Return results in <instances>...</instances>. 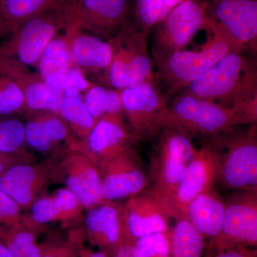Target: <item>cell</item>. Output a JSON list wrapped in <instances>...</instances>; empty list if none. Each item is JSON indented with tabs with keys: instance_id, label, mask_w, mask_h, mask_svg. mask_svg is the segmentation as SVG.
I'll use <instances>...</instances> for the list:
<instances>
[{
	"instance_id": "obj_14",
	"label": "cell",
	"mask_w": 257,
	"mask_h": 257,
	"mask_svg": "<svg viewBox=\"0 0 257 257\" xmlns=\"http://www.w3.org/2000/svg\"><path fill=\"white\" fill-rule=\"evenodd\" d=\"M130 0H70L68 24L109 40L128 23Z\"/></svg>"
},
{
	"instance_id": "obj_18",
	"label": "cell",
	"mask_w": 257,
	"mask_h": 257,
	"mask_svg": "<svg viewBox=\"0 0 257 257\" xmlns=\"http://www.w3.org/2000/svg\"><path fill=\"white\" fill-rule=\"evenodd\" d=\"M52 157L33 164H19L0 176V189L11 197L22 210H28L39 197L46 194L51 184Z\"/></svg>"
},
{
	"instance_id": "obj_1",
	"label": "cell",
	"mask_w": 257,
	"mask_h": 257,
	"mask_svg": "<svg viewBox=\"0 0 257 257\" xmlns=\"http://www.w3.org/2000/svg\"><path fill=\"white\" fill-rule=\"evenodd\" d=\"M182 92L227 107L257 99V69L244 51L227 54Z\"/></svg>"
},
{
	"instance_id": "obj_15",
	"label": "cell",
	"mask_w": 257,
	"mask_h": 257,
	"mask_svg": "<svg viewBox=\"0 0 257 257\" xmlns=\"http://www.w3.org/2000/svg\"><path fill=\"white\" fill-rule=\"evenodd\" d=\"M99 172L104 202H119L135 197L148 188L150 182L135 147L115 157Z\"/></svg>"
},
{
	"instance_id": "obj_4",
	"label": "cell",
	"mask_w": 257,
	"mask_h": 257,
	"mask_svg": "<svg viewBox=\"0 0 257 257\" xmlns=\"http://www.w3.org/2000/svg\"><path fill=\"white\" fill-rule=\"evenodd\" d=\"M217 152L218 184L232 192L257 190V126L209 137Z\"/></svg>"
},
{
	"instance_id": "obj_25",
	"label": "cell",
	"mask_w": 257,
	"mask_h": 257,
	"mask_svg": "<svg viewBox=\"0 0 257 257\" xmlns=\"http://www.w3.org/2000/svg\"><path fill=\"white\" fill-rule=\"evenodd\" d=\"M70 0H3L0 5V43L24 23Z\"/></svg>"
},
{
	"instance_id": "obj_42",
	"label": "cell",
	"mask_w": 257,
	"mask_h": 257,
	"mask_svg": "<svg viewBox=\"0 0 257 257\" xmlns=\"http://www.w3.org/2000/svg\"><path fill=\"white\" fill-rule=\"evenodd\" d=\"M0 257H13L8 248L0 241Z\"/></svg>"
},
{
	"instance_id": "obj_17",
	"label": "cell",
	"mask_w": 257,
	"mask_h": 257,
	"mask_svg": "<svg viewBox=\"0 0 257 257\" xmlns=\"http://www.w3.org/2000/svg\"><path fill=\"white\" fill-rule=\"evenodd\" d=\"M122 204L105 202L87 209L82 228L84 239L106 256L114 257L126 243L122 221Z\"/></svg>"
},
{
	"instance_id": "obj_26",
	"label": "cell",
	"mask_w": 257,
	"mask_h": 257,
	"mask_svg": "<svg viewBox=\"0 0 257 257\" xmlns=\"http://www.w3.org/2000/svg\"><path fill=\"white\" fill-rule=\"evenodd\" d=\"M72 35L73 29L67 25L64 35L57 34L51 40L37 62L39 74L54 87H57L61 79L73 65L71 57Z\"/></svg>"
},
{
	"instance_id": "obj_12",
	"label": "cell",
	"mask_w": 257,
	"mask_h": 257,
	"mask_svg": "<svg viewBox=\"0 0 257 257\" xmlns=\"http://www.w3.org/2000/svg\"><path fill=\"white\" fill-rule=\"evenodd\" d=\"M219 161L212 142L206 138L197 150L173 195L167 209L173 219L185 217L187 206L194 198L211 190L218 182Z\"/></svg>"
},
{
	"instance_id": "obj_20",
	"label": "cell",
	"mask_w": 257,
	"mask_h": 257,
	"mask_svg": "<svg viewBox=\"0 0 257 257\" xmlns=\"http://www.w3.org/2000/svg\"><path fill=\"white\" fill-rule=\"evenodd\" d=\"M29 210L30 214L24 216V221L39 233L46 231L50 223H60L63 228H72L84 219L82 204L67 187L57 189L52 194H43Z\"/></svg>"
},
{
	"instance_id": "obj_23",
	"label": "cell",
	"mask_w": 257,
	"mask_h": 257,
	"mask_svg": "<svg viewBox=\"0 0 257 257\" xmlns=\"http://www.w3.org/2000/svg\"><path fill=\"white\" fill-rule=\"evenodd\" d=\"M71 40V57L73 65L86 74L90 73L101 79L110 65L112 50L109 41L100 37L79 31L73 25Z\"/></svg>"
},
{
	"instance_id": "obj_33",
	"label": "cell",
	"mask_w": 257,
	"mask_h": 257,
	"mask_svg": "<svg viewBox=\"0 0 257 257\" xmlns=\"http://www.w3.org/2000/svg\"><path fill=\"white\" fill-rule=\"evenodd\" d=\"M25 112V101L21 89L11 78L0 72V115L8 116Z\"/></svg>"
},
{
	"instance_id": "obj_19",
	"label": "cell",
	"mask_w": 257,
	"mask_h": 257,
	"mask_svg": "<svg viewBox=\"0 0 257 257\" xmlns=\"http://www.w3.org/2000/svg\"><path fill=\"white\" fill-rule=\"evenodd\" d=\"M0 72L13 79L21 89L27 114L51 111L59 114L63 90L48 84L27 66L5 57H0Z\"/></svg>"
},
{
	"instance_id": "obj_38",
	"label": "cell",
	"mask_w": 257,
	"mask_h": 257,
	"mask_svg": "<svg viewBox=\"0 0 257 257\" xmlns=\"http://www.w3.org/2000/svg\"><path fill=\"white\" fill-rule=\"evenodd\" d=\"M206 257H257V252L256 248L237 246L221 252L209 253Z\"/></svg>"
},
{
	"instance_id": "obj_31",
	"label": "cell",
	"mask_w": 257,
	"mask_h": 257,
	"mask_svg": "<svg viewBox=\"0 0 257 257\" xmlns=\"http://www.w3.org/2000/svg\"><path fill=\"white\" fill-rule=\"evenodd\" d=\"M88 111L96 120L114 113L122 112L120 90L93 84L83 94Z\"/></svg>"
},
{
	"instance_id": "obj_3",
	"label": "cell",
	"mask_w": 257,
	"mask_h": 257,
	"mask_svg": "<svg viewBox=\"0 0 257 257\" xmlns=\"http://www.w3.org/2000/svg\"><path fill=\"white\" fill-rule=\"evenodd\" d=\"M209 32L211 40L202 50L179 51L157 64L155 81L164 83L170 99L227 54L247 49L218 22Z\"/></svg>"
},
{
	"instance_id": "obj_34",
	"label": "cell",
	"mask_w": 257,
	"mask_h": 257,
	"mask_svg": "<svg viewBox=\"0 0 257 257\" xmlns=\"http://www.w3.org/2000/svg\"><path fill=\"white\" fill-rule=\"evenodd\" d=\"M162 0H135L134 20L137 28L146 35L151 32L161 20Z\"/></svg>"
},
{
	"instance_id": "obj_37",
	"label": "cell",
	"mask_w": 257,
	"mask_h": 257,
	"mask_svg": "<svg viewBox=\"0 0 257 257\" xmlns=\"http://www.w3.org/2000/svg\"><path fill=\"white\" fill-rule=\"evenodd\" d=\"M87 74L75 65H72L63 77L61 79L57 87L62 90L67 89H74L80 92H85L93 85L87 79Z\"/></svg>"
},
{
	"instance_id": "obj_6",
	"label": "cell",
	"mask_w": 257,
	"mask_h": 257,
	"mask_svg": "<svg viewBox=\"0 0 257 257\" xmlns=\"http://www.w3.org/2000/svg\"><path fill=\"white\" fill-rule=\"evenodd\" d=\"M216 22L206 2L185 0L177 5L155 27L152 50L154 63L157 65L183 50L198 32L210 31Z\"/></svg>"
},
{
	"instance_id": "obj_41",
	"label": "cell",
	"mask_w": 257,
	"mask_h": 257,
	"mask_svg": "<svg viewBox=\"0 0 257 257\" xmlns=\"http://www.w3.org/2000/svg\"><path fill=\"white\" fill-rule=\"evenodd\" d=\"M16 165H18V164L15 163L13 160H9V159L0 155V176L3 175L5 171L8 170L10 167Z\"/></svg>"
},
{
	"instance_id": "obj_28",
	"label": "cell",
	"mask_w": 257,
	"mask_h": 257,
	"mask_svg": "<svg viewBox=\"0 0 257 257\" xmlns=\"http://www.w3.org/2000/svg\"><path fill=\"white\" fill-rule=\"evenodd\" d=\"M59 115L77 141L85 140L97 122L88 111L82 92L74 89L64 90Z\"/></svg>"
},
{
	"instance_id": "obj_9",
	"label": "cell",
	"mask_w": 257,
	"mask_h": 257,
	"mask_svg": "<svg viewBox=\"0 0 257 257\" xmlns=\"http://www.w3.org/2000/svg\"><path fill=\"white\" fill-rule=\"evenodd\" d=\"M51 157V184H64L78 198L84 210L105 202L101 197L99 170L84 154L68 148Z\"/></svg>"
},
{
	"instance_id": "obj_24",
	"label": "cell",
	"mask_w": 257,
	"mask_h": 257,
	"mask_svg": "<svg viewBox=\"0 0 257 257\" xmlns=\"http://www.w3.org/2000/svg\"><path fill=\"white\" fill-rule=\"evenodd\" d=\"M224 211V199L212 189L189 203L185 217L205 239L211 241L220 234Z\"/></svg>"
},
{
	"instance_id": "obj_43",
	"label": "cell",
	"mask_w": 257,
	"mask_h": 257,
	"mask_svg": "<svg viewBox=\"0 0 257 257\" xmlns=\"http://www.w3.org/2000/svg\"><path fill=\"white\" fill-rule=\"evenodd\" d=\"M2 1H3V0H0V5H1Z\"/></svg>"
},
{
	"instance_id": "obj_7",
	"label": "cell",
	"mask_w": 257,
	"mask_h": 257,
	"mask_svg": "<svg viewBox=\"0 0 257 257\" xmlns=\"http://www.w3.org/2000/svg\"><path fill=\"white\" fill-rule=\"evenodd\" d=\"M155 141L149 178L152 190L167 208L197 150L190 137L175 128H162Z\"/></svg>"
},
{
	"instance_id": "obj_11",
	"label": "cell",
	"mask_w": 257,
	"mask_h": 257,
	"mask_svg": "<svg viewBox=\"0 0 257 257\" xmlns=\"http://www.w3.org/2000/svg\"><path fill=\"white\" fill-rule=\"evenodd\" d=\"M121 105L127 124L138 143L155 141L161 132L157 123L167 97L155 82H147L120 90Z\"/></svg>"
},
{
	"instance_id": "obj_13",
	"label": "cell",
	"mask_w": 257,
	"mask_h": 257,
	"mask_svg": "<svg viewBox=\"0 0 257 257\" xmlns=\"http://www.w3.org/2000/svg\"><path fill=\"white\" fill-rule=\"evenodd\" d=\"M138 141L125 121L124 113H114L98 119L89 136L71 147L86 155L98 170L115 157L136 146Z\"/></svg>"
},
{
	"instance_id": "obj_29",
	"label": "cell",
	"mask_w": 257,
	"mask_h": 257,
	"mask_svg": "<svg viewBox=\"0 0 257 257\" xmlns=\"http://www.w3.org/2000/svg\"><path fill=\"white\" fill-rule=\"evenodd\" d=\"M169 237L172 257H202L204 255L205 238L187 218L175 219Z\"/></svg>"
},
{
	"instance_id": "obj_35",
	"label": "cell",
	"mask_w": 257,
	"mask_h": 257,
	"mask_svg": "<svg viewBox=\"0 0 257 257\" xmlns=\"http://www.w3.org/2000/svg\"><path fill=\"white\" fill-rule=\"evenodd\" d=\"M135 246L141 257H172L169 234L147 235L139 239Z\"/></svg>"
},
{
	"instance_id": "obj_27",
	"label": "cell",
	"mask_w": 257,
	"mask_h": 257,
	"mask_svg": "<svg viewBox=\"0 0 257 257\" xmlns=\"http://www.w3.org/2000/svg\"><path fill=\"white\" fill-rule=\"evenodd\" d=\"M0 155L18 164H33L37 157L29 150L25 124L19 119L0 118Z\"/></svg>"
},
{
	"instance_id": "obj_8",
	"label": "cell",
	"mask_w": 257,
	"mask_h": 257,
	"mask_svg": "<svg viewBox=\"0 0 257 257\" xmlns=\"http://www.w3.org/2000/svg\"><path fill=\"white\" fill-rule=\"evenodd\" d=\"M69 3L49 10L24 23L11 36L0 43V57L23 65H35L45 47L61 30L67 27Z\"/></svg>"
},
{
	"instance_id": "obj_40",
	"label": "cell",
	"mask_w": 257,
	"mask_h": 257,
	"mask_svg": "<svg viewBox=\"0 0 257 257\" xmlns=\"http://www.w3.org/2000/svg\"><path fill=\"white\" fill-rule=\"evenodd\" d=\"M114 257H141L135 244L125 243L117 250Z\"/></svg>"
},
{
	"instance_id": "obj_2",
	"label": "cell",
	"mask_w": 257,
	"mask_h": 257,
	"mask_svg": "<svg viewBox=\"0 0 257 257\" xmlns=\"http://www.w3.org/2000/svg\"><path fill=\"white\" fill-rule=\"evenodd\" d=\"M161 130L175 128L191 138L219 135L241 125H251L237 107H227L184 92H179L160 111Z\"/></svg>"
},
{
	"instance_id": "obj_30",
	"label": "cell",
	"mask_w": 257,
	"mask_h": 257,
	"mask_svg": "<svg viewBox=\"0 0 257 257\" xmlns=\"http://www.w3.org/2000/svg\"><path fill=\"white\" fill-rule=\"evenodd\" d=\"M38 234L40 233L23 221L11 227L0 229V241L8 248L13 257H40V247L37 242Z\"/></svg>"
},
{
	"instance_id": "obj_16",
	"label": "cell",
	"mask_w": 257,
	"mask_h": 257,
	"mask_svg": "<svg viewBox=\"0 0 257 257\" xmlns=\"http://www.w3.org/2000/svg\"><path fill=\"white\" fill-rule=\"evenodd\" d=\"M121 214L126 243L135 244L140 238L157 233L170 234L172 216L151 187L128 198Z\"/></svg>"
},
{
	"instance_id": "obj_22",
	"label": "cell",
	"mask_w": 257,
	"mask_h": 257,
	"mask_svg": "<svg viewBox=\"0 0 257 257\" xmlns=\"http://www.w3.org/2000/svg\"><path fill=\"white\" fill-rule=\"evenodd\" d=\"M209 13L246 48L256 50L257 0H207Z\"/></svg>"
},
{
	"instance_id": "obj_32",
	"label": "cell",
	"mask_w": 257,
	"mask_h": 257,
	"mask_svg": "<svg viewBox=\"0 0 257 257\" xmlns=\"http://www.w3.org/2000/svg\"><path fill=\"white\" fill-rule=\"evenodd\" d=\"M40 257H78L77 228L69 232L67 237L55 231L47 235L39 243Z\"/></svg>"
},
{
	"instance_id": "obj_10",
	"label": "cell",
	"mask_w": 257,
	"mask_h": 257,
	"mask_svg": "<svg viewBox=\"0 0 257 257\" xmlns=\"http://www.w3.org/2000/svg\"><path fill=\"white\" fill-rule=\"evenodd\" d=\"M220 234L209 241L211 252L237 247H256L257 190L233 192L224 199Z\"/></svg>"
},
{
	"instance_id": "obj_5",
	"label": "cell",
	"mask_w": 257,
	"mask_h": 257,
	"mask_svg": "<svg viewBox=\"0 0 257 257\" xmlns=\"http://www.w3.org/2000/svg\"><path fill=\"white\" fill-rule=\"evenodd\" d=\"M147 36L128 22L108 40L112 50V59L101 80L117 90L143 83L155 82Z\"/></svg>"
},
{
	"instance_id": "obj_39",
	"label": "cell",
	"mask_w": 257,
	"mask_h": 257,
	"mask_svg": "<svg viewBox=\"0 0 257 257\" xmlns=\"http://www.w3.org/2000/svg\"><path fill=\"white\" fill-rule=\"evenodd\" d=\"M84 240L82 229L77 228V241L78 246V257H109L105 253L100 251H95L91 248H87L84 246L83 241Z\"/></svg>"
},
{
	"instance_id": "obj_36",
	"label": "cell",
	"mask_w": 257,
	"mask_h": 257,
	"mask_svg": "<svg viewBox=\"0 0 257 257\" xmlns=\"http://www.w3.org/2000/svg\"><path fill=\"white\" fill-rule=\"evenodd\" d=\"M21 211L18 204L0 189V229L23 222Z\"/></svg>"
},
{
	"instance_id": "obj_21",
	"label": "cell",
	"mask_w": 257,
	"mask_h": 257,
	"mask_svg": "<svg viewBox=\"0 0 257 257\" xmlns=\"http://www.w3.org/2000/svg\"><path fill=\"white\" fill-rule=\"evenodd\" d=\"M25 132L29 148L47 157L71 148L77 141L60 115L51 111L28 113Z\"/></svg>"
}]
</instances>
